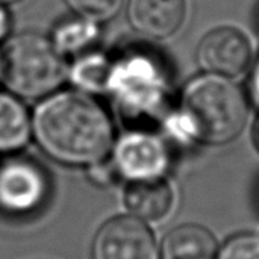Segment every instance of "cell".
<instances>
[{
    "label": "cell",
    "mask_w": 259,
    "mask_h": 259,
    "mask_svg": "<svg viewBox=\"0 0 259 259\" xmlns=\"http://www.w3.org/2000/svg\"><path fill=\"white\" fill-rule=\"evenodd\" d=\"M32 134L52 159L67 165H94L111 150L114 127L94 99L62 91L47 96L35 108Z\"/></svg>",
    "instance_id": "1"
},
{
    "label": "cell",
    "mask_w": 259,
    "mask_h": 259,
    "mask_svg": "<svg viewBox=\"0 0 259 259\" xmlns=\"http://www.w3.org/2000/svg\"><path fill=\"white\" fill-rule=\"evenodd\" d=\"M247 100L228 77L217 74L191 80L182 96L181 109L168 127L182 140L225 144L240 135L247 121Z\"/></svg>",
    "instance_id": "2"
},
{
    "label": "cell",
    "mask_w": 259,
    "mask_h": 259,
    "mask_svg": "<svg viewBox=\"0 0 259 259\" xmlns=\"http://www.w3.org/2000/svg\"><path fill=\"white\" fill-rule=\"evenodd\" d=\"M0 77L17 97L42 99L53 94L65 79L64 56L39 33L12 36L0 55Z\"/></svg>",
    "instance_id": "3"
},
{
    "label": "cell",
    "mask_w": 259,
    "mask_h": 259,
    "mask_svg": "<svg viewBox=\"0 0 259 259\" xmlns=\"http://www.w3.org/2000/svg\"><path fill=\"white\" fill-rule=\"evenodd\" d=\"M168 85L165 64L149 49H129L111 61L106 91L129 117L158 114L167 102Z\"/></svg>",
    "instance_id": "4"
},
{
    "label": "cell",
    "mask_w": 259,
    "mask_h": 259,
    "mask_svg": "<svg viewBox=\"0 0 259 259\" xmlns=\"http://www.w3.org/2000/svg\"><path fill=\"white\" fill-rule=\"evenodd\" d=\"M49 178L30 159L12 158L0 167V209L26 215L39 209L49 197Z\"/></svg>",
    "instance_id": "5"
},
{
    "label": "cell",
    "mask_w": 259,
    "mask_h": 259,
    "mask_svg": "<svg viewBox=\"0 0 259 259\" xmlns=\"http://www.w3.org/2000/svg\"><path fill=\"white\" fill-rule=\"evenodd\" d=\"M93 259H158V247L143 220L115 217L96 234Z\"/></svg>",
    "instance_id": "6"
},
{
    "label": "cell",
    "mask_w": 259,
    "mask_h": 259,
    "mask_svg": "<svg viewBox=\"0 0 259 259\" xmlns=\"http://www.w3.org/2000/svg\"><path fill=\"white\" fill-rule=\"evenodd\" d=\"M197 59L209 74L235 77L247 70L252 61V44L244 32L234 26H220L203 36Z\"/></svg>",
    "instance_id": "7"
},
{
    "label": "cell",
    "mask_w": 259,
    "mask_h": 259,
    "mask_svg": "<svg viewBox=\"0 0 259 259\" xmlns=\"http://www.w3.org/2000/svg\"><path fill=\"white\" fill-rule=\"evenodd\" d=\"M117 171L132 179H153L167 167V152L159 140L144 134L124 137L115 150Z\"/></svg>",
    "instance_id": "8"
},
{
    "label": "cell",
    "mask_w": 259,
    "mask_h": 259,
    "mask_svg": "<svg viewBox=\"0 0 259 259\" xmlns=\"http://www.w3.org/2000/svg\"><path fill=\"white\" fill-rule=\"evenodd\" d=\"M127 17L134 29L152 38H168L184 24L187 0H129Z\"/></svg>",
    "instance_id": "9"
},
{
    "label": "cell",
    "mask_w": 259,
    "mask_h": 259,
    "mask_svg": "<svg viewBox=\"0 0 259 259\" xmlns=\"http://www.w3.org/2000/svg\"><path fill=\"white\" fill-rule=\"evenodd\" d=\"M124 203L140 220L158 222L167 217L175 203L171 187L159 179H135L124 193Z\"/></svg>",
    "instance_id": "10"
},
{
    "label": "cell",
    "mask_w": 259,
    "mask_h": 259,
    "mask_svg": "<svg viewBox=\"0 0 259 259\" xmlns=\"http://www.w3.org/2000/svg\"><path fill=\"white\" fill-rule=\"evenodd\" d=\"M159 259H217V241L203 226L182 225L165 235Z\"/></svg>",
    "instance_id": "11"
},
{
    "label": "cell",
    "mask_w": 259,
    "mask_h": 259,
    "mask_svg": "<svg viewBox=\"0 0 259 259\" xmlns=\"http://www.w3.org/2000/svg\"><path fill=\"white\" fill-rule=\"evenodd\" d=\"M32 135V117L12 93L0 91V153L21 150Z\"/></svg>",
    "instance_id": "12"
},
{
    "label": "cell",
    "mask_w": 259,
    "mask_h": 259,
    "mask_svg": "<svg viewBox=\"0 0 259 259\" xmlns=\"http://www.w3.org/2000/svg\"><path fill=\"white\" fill-rule=\"evenodd\" d=\"M100 29L97 21H93L85 17H74L61 21L52 35V44L55 49L65 56L83 55L90 50L99 39Z\"/></svg>",
    "instance_id": "13"
},
{
    "label": "cell",
    "mask_w": 259,
    "mask_h": 259,
    "mask_svg": "<svg viewBox=\"0 0 259 259\" xmlns=\"http://www.w3.org/2000/svg\"><path fill=\"white\" fill-rule=\"evenodd\" d=\"M111 70V59L102 53H83L79 55L77 61L73 64L70 77L76 87L100 93L106 91V83Z\"/></svg>",
    "instance_id": "14"
},
{
    "label": "cell",
    "mask_w": 259,
    "mask_h": 259,
    "mask_svg": "<svg viewBox=\"0 0 259 259\" xmlns=\"http://www.w3.org/2000/svg\"><path fill=\"white\" fill-rule=\"evenodd\" d=\"M67 3L77 15L99 23L115 17L121 9L123 0H67Z\"/></svg>",
    "instance_id": "15"
},
{
    "label": "cell",
    "mask_w": 259,
    "mask_h": 259,
    "mask_svg": "<svg viewBox=\"0 0 259 259\" xmlns=\"http://www.w3.org/2000/svg\"><path fill=\"white\" fill-rule=\"evenodd\" d=\"M219 259H259V238L240 235L231 240L223 247Z\"/></svg>",
    "instance_id": "16"
},
{
    "label": "cell",
    "mask_w": 259,
    "mask_h": 259,
    "mask_svg": "<svg viewBox=\"0 0 259 259\" xmlns=\"http://www.w3.org/2000/svg\"><path fill=\"white\" fill-rule=\"evenodd\" d=\"M9 27H11V18L8 11L5 9V6L0 3V42L8 36L9 33Z\"/></svg>",
    "instance_id": "17"
},
{
    "label": "cell",
    "mask_w": 259,
    "mask_h": 259,
    "mask_svg": "<svg viewBox=\"0 0 259 259\" xmlns=\"http://www.w3.org/2000/svg\"><path fill=\"white\" fill-rule=\"evenodd\" d=\"M250 96L259 105V59L256 61L250 76Z\"/></svg>",
    "instance_id": "18"
},
{
    "label": "cell",
    "mask_w": 259,
    "mask_h": 259,
    "mask_svg": "<svg viewBox=\"0 0 259 259\" xmlns=\"http://www.w3.org/2000/svg\"><path fill=\"white\" fill-rule=\"evenodd\" d=\"M255 141H256V146H258V149H259V123H258L256 131H255Z\"/></svg>",
    "instance_id": "19"
},
{
    "label": "cell",
    "mask_w": 259,
    "mask_h": 259,
    "mask_svg": "<svg viewBox=\"0 0 259 259\" xmlns=\"http://www.w3.org/2000/svg\"><path fill=\"white\" fill-rule=\"evenodd\" d=\"M15 2H18V0H0L2 5H5V3H15Z\"/></svg>",
    "instance_id": "20"
},
{
    "label": "cell",
    "mask_w": 259,
    "mask_h": 259,
    "mask_svg": "<svg viewBox=\"0 0 259 259\" xmlns=\"http://www.w3.org/2000/svg\"><path fill=\"white\" fill-rule=\"evenodd\" d=\"M0 73H2V68H0Z\"/></svg>",
    "instance_id": "21"
}]
</instances>
